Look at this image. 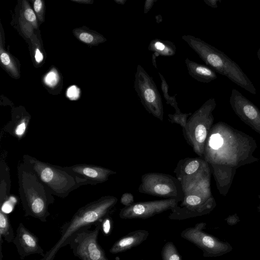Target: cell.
I'll return each mask as SVG.
<instances>
[{
    "mask_svg": "<svg viewBox=\"0 0 260 260\" xmlns=\"http://www.w3.org/2000/svg\"><path fill=\"white\" fill-rule=\"evenodd\" d=\"M14 198L9 197L1 205V211L7 214L10 213L13 209L16 203V200Z\"/></svg>",
    "mask_w": 260,
    "mask_h": 260,
    "instance_id": "obj_25",
    "label": "cell"
},
{
    "mask_svg": "<svg viewBox=\"0 0 260 260\" xmlns=\"http://www.w3.org/2000/svg\"><path fill=\"white\" fill-rule=\"evenodd\" d=\"M182 39L216 73L225 76L239 86L254 95L256 90L252 81L240 66L224 52L204 41L191 35H183Z\"/></svg>",
    "mask_w": 260,
    "mask_h": 260,
    "instance_id": "obj_5",
    "label": "cell"
},
{
    "mask_svg": "<svg viewBox=\"0 0 260 260\" xmlns=\"http://www.w3.org/2000/svg\"><path fill=\"white\" fill-rule=\"evenodd\" d=\"M120 202L124 207H128L134 203V197L132 193L125 192L122 194Z\"/></svg>",
    "mask_w": 260,
    "mask_h": 260,
    "instance_id": "obj_26",
    "label": "cell"
},
{
    "mask_svg": "<svg viewBox=\"0 0 260 260\" xmlns=\"http://www.w3.org/2000/svg\"><path fill=\"white\" fill-rule=\"evenodd\" d=\"M111 219L110 217H105L103 220L102 223V226L103 230V232L106 235L108 234L111 229Z\"/></svg>",
    "mask_w": 260,
    "mask_h": 260,
    "instance_id": "obj_29",
    "label": "cell"
},
{
    "mask_svg": "<svg viewBox=\"0 0 260 260\" xmlns=\"http://www.w3.org/2000/svg\"><path fill=\"white\" fill-rule=\"evenodd\" d=\"M148 49L157 56H172L176 52L175 44L170 41L155 39L150 41Z\"/></svg>",
    "mask_w": 260,
    "mask_h": 260,
    "instance_id": "obj_19",
    "label": "cell"
},
{
    "mask_svg": "<svg viewBox=\"0 0 260 260\" xmlns=\"http://www.w3.org/2000/svg\"><path fill=\"white\" fill-rule=\"evenodd\" d=\"M259 199H260V198H259ZM256 209H257V211L258 212H259V213H260V203H259V204L258 206L257 207Z\"/></svg>",
    "mask_w": 260,
    "mask_h": 260,
    "instance_id": "obj_39",
    "label": "cell"
},
{
    "mask_svg": "<svg viewBox=\"0 0 260 260\" xmlns=\"http://www.w3.org/2000/svg\"><path fill=\"white\" fill-rule=\"evenodd\" d=\"M141 260H144V259H141Z\"/></svg>",
    "mask_w": 260,
    "mask_h": 260,
    "instance_id": "obj_40",
    "label": "cell"
},
{
    "mask_svg": "<svg viewBox=\"0 0 260 260\" xmlns=\"http://www.w3.org/2000/svg\"><path fill=\"white\" fill-rule=\"evenodd\" d=\"M0 237L8 243L13 242L15 237L14 232L6 213L0 211Z\"/></svg>",
    "mask_w": 260,
    "mask_h": 260,
    "instance_id": "obj_21",
    "label": "cell"
},
{
    "mask_svg": "<svg viewBox=\"0 0 260 260\" xmlns=\"http://www.w3.org/2000/svg\"><path fill=\"white\" fill-rule=\"evenodd\" d=\"M34 172L53 195L65 198L80 186L72 175L60 166L42 161L27 154L22 162Z\"/></svg>",
    "mask_w": 260,
    "mask_h": 260,
    "instance_id": "obj_6",
    "label": "cell"
},
{
    "mask_svg": "<svg viewBox=\"0 0 260 260\" xmlns=\"http://www.w3.org/2000/svg\"><path fill=\"white\" fill-rule=\"evenodd\" d=\"M11 187L10 169L5 161L0 164V202L2 205L9 197Z\"/></svg>",
    "mask_w": 260,
    "mask_h": 260,
    "instance_id": "obj_20",
    "label": "cell"
},
{
    "mask_svg": "<svg viewBox=\"0 0 260 260\" xmlns=\"http://www.w3.org/2000/svg\"><path fill=\"white\" fill-rule=\"evenodd\" d=\"M58 81V75L54 71L49 72L45 77V82L50 86H53Z\"/></svg>",
    "mask_w": 260,
    "mask_h": 260,
    "instance_id": "obj_27",
    "label": "cell"
},
{
    "mask_svg": "<svg viewBox=\"0 0 260 260\" xmlns=\"http://www.w3.org/2000/svg\"><path fill=\"white\" fill-rule=\"evenodd\" d=\"M257 58L260 62V48L258 49L257 53Z\"/></svg>",
    "mask_w": 260,
    "mask_h": 260,
    "instance_id": "obj_38",
    "label": "cell"
},
{
    "mask_svg": "<svg viewBox=\"0 0 260 260\" xmlns=\"http://www.w3.org/2000/svg\"><path fill=\"white\" fill-rule=\"evenodd\" d=\"M221 1V0H204L207 5L213 8H217L218 7L217 3Z\"/></svg>",
    "mask_w": 260,
    "mask_h": 260,
    "instance_id": "obj_34",
    "label": "cell"
},
{
    "mask_svg": "<svg viewBox=\"0 0 260 260\" xmlns=\"http://www.w3.org/2000/svg\"><path fill=\"white\" fill-rule=\"evenodd\" d=\"M189 75L199 82L209 83L217 77L216 73L211 68L186 58L185 60Z\"/></svg>",
    "mask_w": 260,
    "mask_h": 260,
    "instance_id": "obj_17",
    "label": "cell"
},
{
    "mask_svg": "<svg viewBox=\"0 0 260 260\" xmlns=\"http://www.w3.org/2000/svg\"><path fill=\"white\" fill-rule=\"evenodd\" d=\"M42 6V3L40 0H36L34 3V9L36 12H39Z\"/></svg>",
    "mask_w": 260,
    "mask_h": 260,
    "instance_id": "obj_36",
    "label": "cell"
},
{
    "mask_svg": "<svg viewBox=\"0 0 260 260\" xmlns=\"http://www.w3.org/2000/svg\"><path fill=\"white\" fill-rule=\"evenodd\" d=\"M1 61L5 65H8L10 62L9 56L6 53H3L1 55Z\"/></svg>",
    "mask_w": 260,
    "mask_h": 260,
    "instance_id": "obj_33",
    "label": "cell"
},
{
    "mask_svg": "<svg viewBox=\"0 0 260 260\" xmlns=\"http://www.w3.org/2000/svg\"><path fill=\"white\" fill-rule=\"evenodd\" d=\"M61 168L74 176L80 186L95 185L105 182L111 175L116 173L108 168L88 164H77Z\"/></svg>",
    "mask_w": 260,
    "mask_h": 260,
    "instance_id": "obj_14",
    "label": "cell"
},
{
    "mask_svg": "<svg viewBox=\"0 0 260 260\" xmlns=\"http://www.w3.org/2000/svg\"><path fill=\"white\" fill-rule=\"evenodd\" d=\"M134 86L145 110L162 121L164 107L161 96L153 79L140 65L137 67Z\"/></svg>",
    "mask_w": 260,
    "mask_h": 260,
    "instance_id": "obj_9",
    "label": "cell"
},
{
    "mask_svg": "<svg viewBox=\"0 0 260 260\" xmlns=\"http://www.w3.org/2000/svg\"><path fill=\"white\" fill-rule=\"evenodd\" d=\"M227 223L230 225H233L240 221V218L236 213L229 215L225 219Z\"/></svg>",
    "mask_w": 260,
    "mask_h": 260,
    "instance_id": "obj_30",
    "label": "cell"
},
{
    "mask_svg": "<svg viewBox=\"0 0 260 260\" xmlns=\"http://www.w3.org/2000/svg\"><path fill=\"white\" fill-rule=\"evenodd\" d=\"M161 257L162 260H182L176 246L172 242H168L164 245Z\"/></svg>",
    "mask_w": 260,
    "mask_h": 260,
    "instance_id": "obj_22",
    "label": "cell"
},
{
    "mask_svg": "<svg viewBox=\"0 0 260 260\" xmlns=\"http://www.w3.org/2000/svg\"><path fill=\"white\" fill-rule=\"evenodd\" d=\"M257 148L255 140L244 132L222 121L213 125L203 158L210 167L220 194H228L238 168L259 160L253 155Z\"/></svg>",
    "mask_w": 260,
    "mask_h": 260,
    "instance_id": "obj_1",
    "label": "cell"
},
{
    "mask_svg": "<svg viewBox=\"0 0 260 260\" xmlns=\"http://www.w3.org/2000/svg\"><path fill=\"white\" fill-rule=\"evenodd\" d=\"M79 90L75 85L71 86L67 91V95L71 100H75L78 98Z\"/></svg>",
    "mask_w": 260,
    "mask_h": 260,
    "instance_id": "obj_28",
    "label": "cell"
},
{
    "mask_svg": "<svg viewBox=\"0 0 260 260\" xmlns=\"http://www.w3.org/2000/svg\"><path fill=\"white\" fill-rule=\"evenodd\" d=\"M231 106L238 117L260 135V110L241 92L233 89L230 97Z\"/></svg>",
    "mask_w": 260,
    "mask_h": 260,
    "instance_id": "obj_13",
    "label": "cell"
},
{
    "mask_svg": "<svg viewBox=\"0 0 260 260\" xmlns=\"http://www.w3.org/2000/svg\"><path fill=\"white\" fill-rule=\"evenodd\" d=\"M13 243L22 257L34 254H40L43 257L45 254L39 245L38 238L22 223L19 224Z\"/></svg>",
    "mask_w": 260,
    "mask_h": 260,
    "instance_id": "obj_15",
    "label": "cell"
},
{
    "mask_svg": "<svg viewBox=\"0 0 260 260\" xmlns=\"http://www.w3.org/2000/svg\"><path fill=\"white\" fill-rule=\"evenodd\" d=\"M117 201L116 197L106 196L80 208L72 218L61 226L60 238L40 260H54L58 251L70 244L80 231L102 221Z\"/></svg>",
    "mask_w": 260,
    "mask_h": 260,
    "instance_id": "obj_3",
    "label": "cell"
},
{
    "mask_svg": "<svg viewBox=\"0 0 260 260\" xmlns=\"http://www.w3.org/2000/svg\"><path fill=\"white\" fill-rule=\"evenodd\" d=\"M139 192L165 199L182 201L183 192L180 181L170 174L158 172L147 173L141 176Z\"/></svg>",
    "mask_w": 260,
    "mask_h": 260,
    "instance_id": "obj_8",
    "label": "cell"
},
{
    "mask_svg": "<svg viewBox=\"0 0 260 260\" xmlns=\"http://www.w3.org/2000/svg\"><path fill=\"white\" fill-rule=\"evenodd\" d=\"M180 202L175 199H164L134 203L132 205L122 208L119 214L123 219H146L172 210Z\"/></svg>",
    "mask_w": 260,
    "mask_h": 260,
    "instance_id": "obj_12",
    "label": "cell"
},
{
    "mask_svg": "<svg viewBox=\"0 0 260 260\" xmlns=\"http://www.w3.org/2000/svg\"><path fill=\"white\" fill-rule=\"evenodd\" d=\"M102 220L95 224L93 230L88 228L80 231L70 242L74 255L79 260H109L98 242Z\"/></svg>",
    "mask_w": 260,
    "mask_h": 260,
    "instance_id": "obj_11",
    "label": "cell"
},
{
    "mask_svg": "<svg viewBox=\"0 0 260 260\" xmlns=\"http://www.w3.org/2000/svg\"><path fill=\"white\" fill-rule=\"evenodd\" d=\"M155 1H146L145 4L144 13H147L153 6Z\"/></svg>",
    "mask_w": 260,
    "mask_h": 260,
    "instance_id": "obj_35",
    "label": "cell"
},
{
    "mask_svg": "<svg viewBox=\"0 0 260 260\" xmlns=\"http://www.w3.org/2000/svg\"><path fill=\"white\" fill-rule=\"evenodd\" d=\"M206 162L203 157H186L180 160L174 171L176 177L196 173Z\"/></svg>",
    "mask_w": 260,
    "mask_h": 260,
    "instance_id": "obj_18",
    "label": "cell"
},
{
    "mask_svg": "<svg viewBox=\"0 0 260 260\" xmlns=\"http://www.w3.org/2000/svg\"><path fill=\"white\" fill-rule=\"evenodd\" d=\"M35 59L38 62H40L43 59V56L38 49H37L36 51Z\"/></svg>",
    "mask_w": 260,
    "mask_h": 260,
    "instance_id": "obj_37",
    "label": "cell"
},
{
    "mask_svg": "<svg viewBox=\"0 0 260 260\" xmlns=\"http://www.w3.org/2000/svg\"><path fill=\"white\" fill-rule=\"evenodd\" d=\"M149 235L148 231L144 230L131 232L115 242L110 248V252L116 254L138 246L147 239Z\"/></svg>",
    "mask_w": 260,
    "mask_h": 260,
    "instance_id": "obj_16",
    "label": "cell"
},
{
    "mask_svg": "<svg viewBox=\"0 0 260 260\" xmlns=\"http://www.w3.org/2000/svg\"><path fill=\"white\" fill-rule=\"evenodd\" d=\"M79 38L82 41L86 43H89L93 40V36L91 34L86 32L81 34Z\"/></svg>",
    "mask_w": 260,
    "mask_h": 260,
    "instance_id": "obj_32",
    "label": "cell"
},
{
    "mask_svg": "<svg viewBox=\"0 0 260 260\" xmlns=\"http://www.w3.org/2000/svg\"><path fill=\"white\" fill-rule=\"evenodd\" d=\"M216 106L215 99H209L189 117L182 129L185 141L199 157H203L206 142L213 125L212 112Z\"/></svg>",
    "mask_w": 260,
    "mask_h": 260,
    "instance_id": "obj_7",
    "label": "cell"
},
{
    "mask_svg": "<svg viewBox=\"0 0 260 260\" xmlns=\"http://www.w3.org/2000/svg\"><path fill=\"white\" fill-rule=\"evenodd\" d=\"M17 175L19 194L25 216L46 222L50 215L49 206L54 202L53 194L23 162L18 166Z\"/></svg>",
    "mask_w": 260,
    "mask_h": 260,
    "instance_id": "obj_4",
    "label": "cell"
},
{
    "mask_svg": "<svg viewBox=\"0 0 260 260\" xmlns=\"http://www.w3.org/2000/svg\"><path fill=\"white\" fill-rule=\"evenodd\" d=\"M192 114L191 113H175L173 114H168L169 121L172 123H176L180 125L182 129L185 126L188 117Z\"/></svg>",
    "mask_w": 260,
    "mask_h": 260,
    "instance_id": "obj_24",
    "label": "cell"
},
{
    "mask_svg": "<svg viewBox=\"0 0 260 260\" xmlns=\"http://www.w3.org/2000/svg\"><path fill=\"white\" fill-rule=\"evenodd\" d=\"M161 80V90L163 92L164 98L166 100V103L175 108V110H178L179 108L178 107L177 103L176 101L175 96H171L168 94V86L164 77L158 73Z\"/></svg>",
    "mask_w": 260,
    "mask_h": 260,
    "instance_id": "obj_23",
    "label": "cell"
},
{
    "mask_svg": "<svg viewBox=\"0 0 260 260\" xmlns=\"http://www.w3.org/2000/svg\"><path fill=\"white\" fill-rule=\"evenodd\" d=\"M25 18L29 21L34 22L36 19L35 13L31 9H27L24 13Z\"/></svg>",
    "mask_w": 260,
    "mask_h": 260,
    "instance_id": "obj_31",
    "label": "cell"
},
{
    "mask_svg": "<svg viewBox=\"0 0 260 260\" xmlns=\"http://www.w3.org/2000/svg\"><path fill=\"white\" fill-rule=\"evenodd\" d=\"M206 226L205 222L198 223L193 227L184 230L180 236L199 248L203 251L204 257L220 256L233 250L230 243L221 241L204 231Z\"/></svg>",
    "mask_w": 260,
    "mask_h": 260,
    "instance_id": "obj_10",
    "label": "cell"
},
{
    "mask_svg": "<svg viewBox=\"0 0 260 260\" xmlns=\"http://www.w3.org/2000/svg\"><path fill=\"white\" fill-rule=\"evenodd\" d=\"M211 173L206 161L196 173L177 177L181 184L183 198L171 210L170 219L181 220L203 216L215 208L210 185Z\"/></svg>",
    "mask_w": 260,
    "mask_h": 260,
    "instance_id": "obj_2",
    "label": "cell"
}]
</instances>
